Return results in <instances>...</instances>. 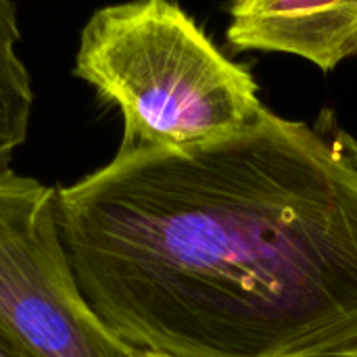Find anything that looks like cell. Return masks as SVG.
I'll return each mask as SVG.
<instances>
[{
	"instance_id": "6da1fadb",
	"label": "cell",
	"mask_w": 357,
	"mask_h": 357,
	"mask_svg": "<svg viewBox=\"0 0 357 357\" xmlns=\"http://www.w3.org/2000/svg\"><path fill=\"white\" fill-rule=\"evenodd\" d=\"M79 291L126 345L159 357L357 351V140L333 109L268 107L186 149H119L61 188Z\"/></svg>"
},
{
	"instance_id": "7a4b0ae2",
	"label": "cell",
	"mask_w": 357,
	"mask_h": 357,
	"mask_svg": "<svg viewBox=\"0 0 357 357\" xmlns=\"http://www.w3.org/2000/svg\"><path fill=\"white\" fill-rule=\"evenodd\" d=\"M73 75L121 111L119 149H186L251 126L259 84L228 59L176 0H130L94 10Z\"/></svg>"
},
{
	"instance_id": "3957f363",
	"label": "cell",
	"mask_w": 357,
	"mask_h": 357,
	"mask_svg": "<svg viewBox=\"0 0 357 357\" xmlns=\"http://www.w3.org/2000/svg\"><path fill=\"white\" fill-rule=\"evenodd\" d=\"M56 199L52 186L0 172V341L17 357H138L84 299Z\"/></svg>"
},
{
	"instance_id": "277c9868",
	"label": "cell",
	"mask_w": 357,
	"mask_h": 357,
	"mask_svg": "<svg viewBox=\"0 0 357 357\" xmlns=\"http://www.w3.org/2000/svg\"><path fill=\"white\" fill-rule=\"evenodd\" d=\"M228 15L236 52L295 54L324 73L357 54V0H230Z\"/></svg>"
},
{
	"instance_id": "5b68a950",
	"label": "cell",
	"mask_w": 357,
	"mask_h": 357,
	"mask_svg": "<svg viewBox=\"0 0 357 357\" xmlns=\"http://www.w3.org/2000/svg\"><path fill=\"white\" fill-rule=\"evenodd\" d=\"M19 40L15 4L0 0V172L10 167L15 151L25 142L33 107L31 79L17 54Z\"/></svg>"
},
{
	"instance_id": "8992f818",
	"label": "cell",
	"mask_w": 357,
	"mask_h": 357,
	"mask_svg": "<svg viewBox=\"0 0 357 357\" xmlns=\"http://www.w3.org/2000/svg\"><path fill=\"white\" fill-rule=\"evenodd\" d=\"M0 357H17V356H15V354H13V351H10V349H8L6 345H4V343L0 341Z\"/></svg>"
},
{
	"instance_id": "52a82bcc",
	"label": "cell",
	"mask_w": 357,
	"mask_h": 357,
	"mask_svg": "<svg viewBox=\"0 0 357 357\" xmlns=\"http://www.w3.org/2000/svg\"><path fill=\"white\" fill-rule=\"evenodd\" d=\"M138 357H159V356H153V354H138Z\"/></svg>"
},
{
	"instance_id": "ba28073f",
	"label": "cell",
	"mask_w": 357,
	"mask_h": 357,
	"mask_svg": "<svg viewBox=\"0 0 357 357\" xmlns=\"http://www.w3.org/2000/svg\"><path fill=\"white\" fill-rule=\"evenodd\" d=\"M351 357H357V351H356V354H354V356H351Z\"/></svg>"
}]
</instances>
